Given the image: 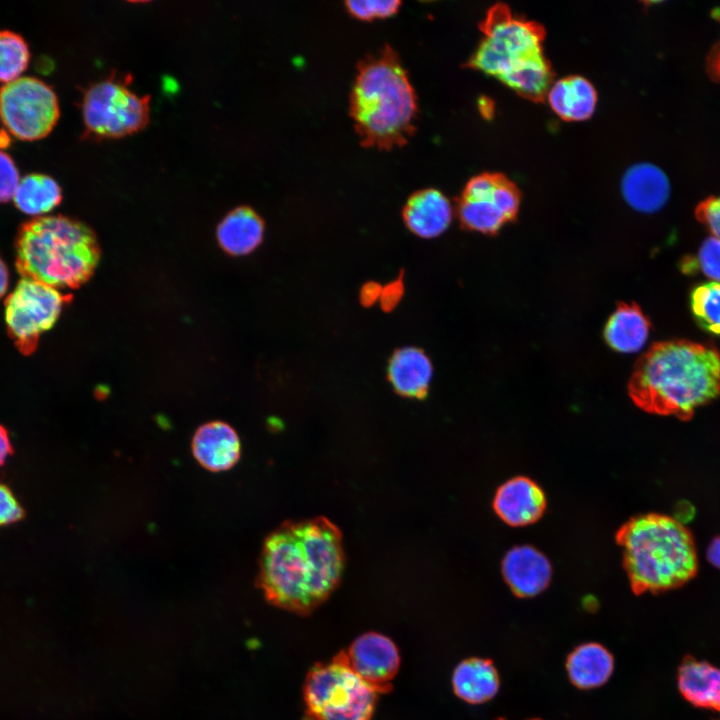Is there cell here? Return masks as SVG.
<instances>
[{
	"label": "cell",
	"mask_w": 720,
	"mask_h": 720,
	"mask_svg": "<svg viewBox=\"0 0 720 720\" xmlns=\"http://www.w3.org/2000/svg\"><path fill=\"white\" fill-rule=\"evenodd\" d=\"M628 393L648 413L688 421L720 396V350L711 342H657L637 361Z\"/></svg>",
	"instance_id": "7a4b0ae2"
},
{
	"label": "cell",
	"mask_w": 720,
	"mask_h": 720,
	"mask_svg": "<svg viewBox=\"0 0 720 720\" xmlns=\"http://www.w3.org/2000/svg\"><path fill=\"white\" fill-rule=\"evenodd\" d=\"M681 268L684 273L699 270L712 281L720 282V240L713 236L706 238L696 257H687Z\"/></svg>",
	"instance_id": "83f0119b"
},
{
	"label": "cell",
	"mask_w": 720,
	"mask_h": 720,
	"mask_svg": "<svg viewBox=\"0 0 720 720\" xmlns=\"http://www.w3.org/2000/svg\"><path fill=\"white\" fill-rule=\"evenodd\" d=\"M616 540L636 594L676 589L697 574L693 535L671 516L648 513L633 517L617 531Z\"/></svg>",
	"instance_id": "5b68a950"
},
{
	"label": "cell",
	"mask_w": 720,
	"mask_h": 720,
	"mask_svg": "<svg viewBox=\"0 0 720 720\" xmlns=\"http://www.w3.org/2000/svg\"><path fill=\"white\" fill-rule=\"evenodd\" d=\"M407 228L421 238L441 235L451 224L453 210L448 198L434 188L414 192L403 208Z\"/></svg>",
	"instance_id": "e0dca14e"
},
{
	"label": "cell",
	"mask_w": 720,
	"mask_h": 720,
	"mask_svg": "<svg viewBox=\"0 0 720 720\" xmlns=\"http://www.w3.org/2000/svg\"><path fill=\"white\" fill-rule=\"evenodd\" d=\"M613 667L611 653L598 643L578 646L570 653L566 663L570 681L581 689L603 685L610 678Z\"/></svg>",
	"instance_id": "cb8c5ba5"
},
{
	"label": "cell",
	"mask_w": 720,
	"mask_h": 720,
	"mask_svg": "<svg viewBox=\"0 0 720 720\" xmlns=\"http://www.w3.org/2000/svg\"><path fill=\"white\" fill-rule=\"evenodd\" d=\"M13 201L23 213L33 217L43 216L61 203L62 189L47 174L29 173L20 178Z\"/></svg>",
	"instance_id": "d4e9b609"
},
{
	"label": "cell",
	"mask_w": 720,
	"mask_h": 720,
	"mask_svg": "<svg viewBox=\"0 0 720 720\" xmlns=\"http://www.w3.org/2000/svg\"><path fill=\"white\" fill-rule=\"evenodd\" d=\"M129 82V76L120 79L111 75L89 86L81 105L89 135L122 138L147 126L150 121V96L133 92Z\"/></svg>",
	"instance_id": "ba28073f"
},
{
	"label": "cell",
	"mask_w": 720,
	"mask_h": 720,
	"mask_svg": "<svg viewBox=\"0 0 720 720\" xmlns=\"http://www.w3.org/2000/svg\"><path fill=\"white\" fill-rule=\"evenodd\" d=\"M60 115L53 88L33 76H20L0 88V117L17 138L36 140L48 135Z\"/></svg>",
	"instance_id": "30bf717a"
},
{
	"label": "cell",
	"mask_w": 720,
	"mask_h": 720,
	"mask_svg": "<svg viewBox=\"0 0 720 720\" xmlns=\"http://www.w3.org/2000/svg\"><path fill=\"white\" fill-rule=\"evenodd\" d=\"M25 517V510L11 489L0 483V527L7 526Z\"/></svg>",
	"instance_id": "1f68e13d"
},
{
	"label": "cell",
	"mask_w": 720,
	"mask_h": 720,
	"mask_svg": "<svg viewBox=\"0 0 720 720\" xmlns=\"http://www.w3.org/2000/svg\"><path fill=\"white\" fill-rule=\"evenodd\" d=\"M264 221L248 206L227 213L217 226L219 246L229 255L243 256L254 251L264 236Z\"/></svg>",
	"instance_id": "ffe728a7"
},
{
	"label": "cell",
	"mask_w": 720,
	"mask_h": 720,
	"mask_svg": "<svg viewBox=\"0 0 720 720\" xmlns=\"http://www.w3.org/2000/svg\"><path fill=\"white\" fill-rule=\"evenodd\" d=\"M379 693L345 665L314 664L306 674L303 699L314 720H372Z\"/></svg>",
	"instance_id": "52a82bcc"
},
{
	"label": "cell",
	"mask_w": 720,
	"mask_h": 720,
	"mask_svg": "<svg viewBox=\"0 0 720 720\" xmlns=\"http://www.w3.org/2000/svg\"><path fill=\"white\" fill-rule=\"evenodd\" d=\"M301 720H314V719H312L311 717H309V716L306 715V716H305L303 719H301Z\"/></svg>",
	"instance_id": "ab89813d"
},
{
	"label": "cell",
	"mask_w": 720,
	"mask_h": 720,
	"mask_svg": "<svg viewBox=\"0 0 720 720\" xmlns=\"http://www.w3.org/2000/svg\"><path fill=\"white\" fill-rule=\"evenodd\" d=\"M350 115L362 146L391 150L416 130L418 102L396 51L386 45L363 58L350 95Z\"/></svg>",
	"instance_id": "3957f363"
},
{
	"label": "cell",
	"mask_w": 720,
	"mask_h": 720,
	"mask_svg": "<svg viewBox=\"0 0 720 720\" xmlns=\"http://www.w3.org/2000/svg\"><path fill=\"white\" fill-rule=\"evenodd\" d=\"M10 143L11 138L9 136L8 130L0 129V150L8 147Z\"/></svg>",
	"instance_id": "f35d334b"
},
{
	"label": "cell",
	"mask_w": 720,
	"mask_h": 720,
	"mask_svg": "<svg viewBox=\"0 0 720 720\" xmlns=\"http://www.w3.org/2000/svg\"><path fill=\"white\" fill-rule=\"evenodd\" d=\"M401 6L398 0H360L346 1L345 7L353 17L371 21L374 19H383L396 14Z\"/></svg>",
	"instance_id": "f1b7e54d"
},
{
	"label": "cell",
	"mask_w": 720,
	"mask_h": 720,
	"mask_svg": "<svg viewBox=\"0 0 720 720\" xmlns=\"http://www.w3.org/2000/svg\"><path fill=\"white\" fill-rule=\"evenodd\" d=\"M677 684L693 706L720 712V668L686 656L678 668Z\"/></svg>",
	"instance_id": "d6986e66"
},
{
	"label": "cell",
	"mask_w": 720,
	"mask_h": 720,
	"mask_svg": "<svg viewBox=\"0 0 720 720\" xmlns=\"http://www.w3.org/2000/svg\"><path fill=\"white\" fill-rule=\"evenodd\" d=\"M621 191L630 207L642 213H654L668 201L670 182L659 167L641 162L626 170Z\"/></svg>",
	"instance_id": "2e32d148"
},
{
	"label": "cell",
	"mask_w": 720,
	"mask_h": 720,
	"mask_svg": "<svg viewBox=\"0 0 720 720\" xmlns=\"http://www.w3.org/2000/svg\"><path fill=\"white\" fill-rule=\"evenodd\" d=\"M519 207L518 187L503 174L486 172L466 183L457 214L465 229L495 234L516 218Z\"/></svg>",
	"instance_id": "8fae6325"
},
{
	"label": "cell",
	"mask_w": 720,
	"mask_h": 720,
	"mask_svg": "<svg viewBox=\"0 0 720 720\" xmlns=\"http://www.w3.org/2000/svg\"><path fill=\"white\" fill-rule=\"evenodd\" d=\"M689 301L697 325L709 334L720 336V282L710 281L695 286Z\"/></svg>",
	"instance_id": "484cf974"
},
{
	"label": "cell",
	"mask_w": 720,
	"mask_h": 720,
	"mask_svg": "<svg viewBox=\"0 0 720 720\" xmlns=\"http://www.w3.org/2000/svg\"><path fill=\"white\" fill-rule=\"evenodd\" d=\"M343 565L334 524L323 518L287 522L266 538L257 582L271 604L307 615L334 591Z\"/></svg>",
	"instance_id": "6da1fadb"
},
{
	"label": "cell",
	"mask_w": 720,
	"mask_h": 720,
	"mask_svg": "<svg viewBox=\"0 0 720 720\" xmlns=\"http://www.w3.org/2000/svg\"><path fill=\"white\" fill-rule=\"evenodd\" d=\"M433 367L426 353L417 347L396 350L389 360L387 376L401 396L421 399L426 396Z\"/></svg>",
	"instance_id": "ac0fdd59"
},
{
	"label": "cell",
	"mask_w": 720,
	"mask_h": 720,
	"mask_svg": "<svg viewBox=\"0 0 720 720\" xmlns=\"http://www.w3.org/2000/svg\"><path fill=\"white\" fill-rule=\"evenodd\" d=\"M650 329V320L637 304L621 303L608 319L604 337L613 350L634 353L643 348Z\"/></svg>",
	"instance_id": "7402d4cb"
},
{
	"label": "cell",
	"mask_w": 720,
	"mask_h": 720,
	"mask_svg": "<svg viewBox=\"0 0 720 720\" xmlns=\"http://www.w3.org/2000/svg\"><path fill=\"white\" fill-rule=\"evenodd\" d=\"M452 687L456 696L463 701L481 704L497 694L499 676L490 660L468 658L455 667Z\"/></svg>",
	"instance_id": "603a6c76"
},
{
	"label": "cell",
	"mask_w": 720,
	"mask_h": 720,
	"mask_svg": "<svg viewBox=\"0 0 720 720\" xmlns=\"http://www.w3.org/2000/svg\"><path fill=\"white\" fill-rule=\"evenodd\" d=\"M479 108L480 112L486 117L489 118L491 114L493 113V104L488 102L487 98H481L479 101Z\"/></svg>",
	"instance_id": "74e56055"
},
{
	"label": "cell",
	"mask_w": 720,
	"mask_h": 720,
	"mask_svg": "<svg viewBox=\"0 0 720 720\" xmlns=\"http://www.w3.org/2000/svg\"><path fill=\"white\" fill-rule=\"evenodd\" d=\"M15 254L22 278L57 289H74L93 275L100 247L94 231L85 223L64 215H43L20 225Z\"/></svg>",
	"instance_id": "277c9868"
},
{
	"label": "cell",
	"mask_w": 720,
	"mask_h": 720,
	"mask_svg": "<svg viewBox=\"0 0 720 720\" xmlns=\"http://www.w3.org/2000/svg\"><path fill=\"white\" fill-rule=\"evenodd\" d=\"M192 453L198 463L212 472L232 468L241 453L240 439L227 423L212 421L201 425L192 438Z\"/></svg>",
	"instance_id": "9a60e30c"
},
{
	"label": "cell",
	"mask_w": 720,
	"mask_h": 720,
	"mask_svg": "<svg viewBox=\"0 0 720 720\" xmlns=\"http://www.w3.org/2000/svg\"><path fill=\"white\" fill-rule=\"evenodd\" d=\"M19 181V171L13 158L0 150V203L13 199Z\"/></svg>",
	"instance_id": "f546056e"
},
{
	"label": "cell",
	"mask_w": 720,
	"mask_h": 720,
	"mask_svg": "<svg viewBox=\"0 0 720 720\" xmlns=\"http://www.w3.org/2000/svg\"><path fill=\"white\" fill-rule=\"evenodd\" d=\"M9 286V272L5 262L0 257V298L7 292Z\"/></svg>",
	"instance_id": "8d00e7d4"
},
{
	"label": "cell",
	"mask_w": 720,
	"mask_h": 720,
	"mask_svg": "<svg viewBox=\"0 0 720 720\" xmlns=\"http://www.w3.org/2000/svg\"><path fill=\"white\" fill-rule=\"evenodd\" d=\"M504 579L519 597H532L549 584L552 568L547 557L532 546H516L509 550L502 562Z\"/></svg>",
	"instance_id": "5bb4252c"
},
{
	"label": "cell",
	"mask_w": 720,
	"mask_h": 720,
	"mask_svg": "<svg viewBox=\"0 0 720 720\" xmlns=\"http://www.w3.org/2000/svg\"><path fill=\"white\" fill-rule=\"evenodd\" d=\"M71 299V294L42 282L20 279L5 299L4 316L8 335L21 354L35 352L41 334L54 326Z\"/></svg>",
	"instance_id": "9c48e42d"
},
{
	"label": "cell",
	"mask_w": 720,
	"mask_h": 720,
	"mask_svg": "<svg viewBox=\"0 0 720 720\" xmlns=\"http://www.w3.org/2000/svg\"><path fill=\"white\" fill-rule=\"evenodd\" d=\"M30 59L26 40L11 30H0V81L10 82L27 68Z\"/></svg>",
	"instance_id": "4316f807"
},
{
	"label": "cell",
	"mask_w": 720,
	"mask_h": 720,
	"mask_svg": "<svg viewBox=\"0 0 720 720\" xmlns=\"http://www.w3.org/2000/svg\"><path fill=\"white\" fill-rule=\"evenodd\" d=\"M382 286L376 282L370 281L365 283L360 290V302L366 307H370L379 301Z\"/></svg>",
	"instance_id": "836d02e7"
},
{
	"label": "cell",
	"mask_w": 720,
	"mask_h": 720,
	"mask_svg": "<svg viewBox=\"0 0 720 720\" xmlns=\"http://www.w3.org/2000/svg\"><path fill=\"white\" fill-rule=\"evenodd\" d=\"M695 216L720 240V196H710L700 202L695 209Z\"/></svg>",
	"instance_id": "4dcf8cb0"
},
{
	"label": "cell",
	"mask_w": 720,
	"mask_h": 720,
	"mask_svg": "<svg viewBox=\"0 0 720 720\" xmlns=\"http://www.w3.org/2000/svg\"><path fill=\"white\" fill-rule=\"evenodd\" d=\"M497 515L510 526H525L537 521L546 507L541 487L527 477H515L502 484L494 497Z\"/></svg>",
	"instance_id": "4fadbf2b"
},
{
	"label": "cell",
	"mask_w": 720,
	"mask_h": 720,
	"mask_svg": "<svg viewBox=\"0 0 720 720\" xmlns=\"http://www.w3.org/2000/svg\"><path fill=\"white\" fill-rule=\"evenodd\" d=\"M479 27L484 36L466 62V67L500 80L524 64L544 56V27L513 15L503 3L490 7Z\"/></svg>",
	"instance_id": "8992f818"
},
{
	"label": "cell",
	"mask_w": 720,
	"mask_h": 720,
	"mask_svg": "<svg viewBox=\"0 0 720 720\" xmlns=\"http://www.w3.org/2000/svg\"><path fill=\"white\" fill-rule=\"evenodd\" d=\"M12 454L13 447L8 431L0 424V469L3 467L8 457Z\"/></svg>",
	"instance_id": "e575fe53"
},
{
	"label": "cell",
	"mask_w": 720,
	"mask_h": 720,
	"mask_svg": "<svg viewBox=\"0 0 720 720\" xmlns=\"http://www.w3.org/2000/svg\"><path fill=\"white\" fill-rule=\"evenodd\" d=\"M707 559L720 570V536L713 538L710 542L707 548Z\"/></svg>",
	"instance_id": "d590c367"
},
{
	"label": "cell",
	"mask_w": 720,
	"mask_h": 720,
	"mask_svg": "<svg viewBox=\"0 0 720 720\" xmlns=\"http://www.w3.org/2000/svg\"><path fill=\"white\" fill-rule=\"evenodd\" d=\"M549 106L562 120L589 119L595 111L597 93L584 77L571 75L553 82L546 95Z\"/></svg>",
	"instance_id": "44dd1931"
},
{
	"label": "cell",
	"mask_w": 720,
	"mask_h": 720,
	"mask_svg": "<svg viewBox=\"0 0 720 720\" xmlns=\"http://www.w3.org/2000/svg\"><path fill=\"white\" fill-rule=\"evenodd\" d=\"M345 665L379 694L392 689L400 667L396 644L386 635L365 632L333 657Z\"/></svg>",
	"instance_id": "7c38bea8"
},
{
	"label": "cell",
	"mask_w": 720,
	"mask_h": 720,
	"mask_svg": "<svg viewBox=\"0 0 720 720\" xmlns=\"http://www.w3.org/2000/svg\"><path fill=\"white\" fill-rule=\"evenodd\" d=\"M404 294V285L402 276L387 283L382 287L379 303L382 310L386 312L392 311L401 301Z\"/></svg>",
	"instance_id": "d6a6232c"
}]
</instances>
